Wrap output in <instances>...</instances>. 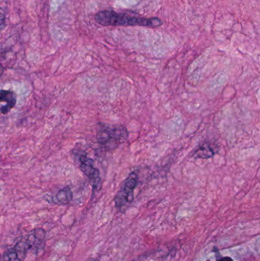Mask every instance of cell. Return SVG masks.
<instances>
[{"label": "cell", "instance_id": "obj_12", "mask_svg": "<svg viewBox=\"0 0 260 261\" xmlns=\"http://www.w3.org/2000/svg\"><path fill=\"white\" fill-rule=\"evenodd\" d=\"M4 70H5V69H4L3 66H2V63H0V78L3 75Z\"/></svg>", "mask_w": 260, "mask_h": 261}, {"label": "cell", "instance_id": "obj_13", "mask_svg": "<svg viewBox=\"0 0 260 261\" xmlns=\"http://www.w3.org/2000/svg\"><path fill=\"white\" fill-rule=\"evenodd\" d=\"M99 261L98 260H90V261Z\"/></svg>", "mask_w": 260, "mask_h": 261}, {"label": "cell", "instance_id": "obj_4", "mask_svg": "<svg viewBox=\"0 0 260 261\" xmlns=\"http://www.w3.org/2000/svg\"><path fill=\"white\" fill-rule=\"evenodd\" d=\"M78 162L79 169L89 178L93 192L100 191L102 187L101 176L99 170L95 168L93 160L88 157L83 152L79 154Z\"/></svg>", "mask_w": 260, "mask_h": 261}, {"label": "cell", "instance_id": "obj_9", "mask_svg": "<svg viewBox=\"0 0 260 261\" xmlns=\"http://www.w3.org/2000/svg\"><path fill=\"white\" fill-rule=\"evenodd\" d=\"M215 154L216 150H214L211 144L205 142L197 147L196 150L193 153V156L196 158L208 159L213 157Z\"/></svg>", "mask_w": 260, "mask_h": 261}, {"label": "cell", "instance_id": "obj_8", "mask_svg": "<svg viewBox=\"0 0 260 261\" xmlns=\"http://www.w3.org/2000/svg\"><path fill=\"white\" fill-rule=\"evenodd\" d=\"M73 200V192L70 186H66L52 197V203L57 205H67Z\"/></svg>", "mask_w": 260, "mask_h": 261}, {"label": "cell", "instance_id": "obj_7", "mask_svg": "<svg viewBox=\"0 0 260 261\" xmlns=\"http://www.w3.org/2000/svg\"><path fill=\"white\" fill-rule=\"evenodd\" d=\"M0 103H6V105L0 108V113L8 114L16 106V93L10 90H0Z\"/></svg>", "mask_w": 260, "mask_h": 261}, {"label": "cell", "instance_id": "obj_10", "mask_svg": "<svg viewBox=\"0 0 260 261\" xmlns=\"http://www.w3.org/2000/svg\"><path fill=\"white\" fill-rule=\"evenodd\" d=\"M5 16H4L3 14H2L1 12H0V26H2V25H3L4 23H5Z\"/></svg>", "mask_w": 260, "mask_h": 261}, {"label": "cell", "instance_id": "obj_1", "mask_svg": "<svg viewBox=\"0 0 260 261\" xmlns=\"http://www.w3.org/2000/svg\"><path fill=\"white\" fill-rule=\"evenodd\" d=\"M95 21L103 26H140L153 29L163 25V22L159 18L140 17L111 10L97 12L95 15Z\"/></svg>", "mask_w": 260, "mask_h": 261}, {"label": "cell", "instance_id": "obj_6", "mask_svg": "<svg viewBox=\"0 0 260 261\" xmlns=\"http://www.w3.org/2000/svg\"><path fill=\"white\" fill-rule=\"evenodd\" d=\"M45 237H46V232L42 229H34L28 235L26 236L27 242L29 244L30 251H34L35 254H38L39 251L44 250L45 245Z\"/></svg>", "mask_w": 260, "mask_h": 261}, {"label": "cell", "instance_id": "obj_3", "mask_svg": "<svg viewBox=\"0 0 260 261\" xmlns=\"http://www.w3.org/2000/svg\"><path fill=\"white\" fill-rule=\"evenodd\" d=\"M138 176L136 172H131L126 178L120 190L115 197V207L119 212H125L133 201V193L137 187Z\"/></svg>", "mask_w": 260, "mask_h": 261}, {"label": "cell", "instance_id": "obj_2", "mask_svg": "<svg viewBox=\"0 0 260 261\" xmlns=\"http://www.w3.org/2000/svg\"><path fill=\"white\" fill-rule=\"evenodd\" d=\"M127 128L124 126L102 125L97 133V141L108 149H114L127 140Z\"/></svg>", "mask_w": 260, "mask_h": 261}, {"label": "cell", "instance_id": "obj_5", "mask_svg": "<svg viewBox=\"0 0 260 261\" xmlns=\"http://www.w3.org/2000/svg\"><path fill=\"white\" fill-rule=\"evenodd\" d=\"M29 251L30 246L27 238L26 237H23L12 249L4 254L0 261H24L27 253Z\"/></svg>", "mask_w": 260, "mask_h": 261}, {"label": "cell", "instance_id": "obj_11", "mask_svg": "<svg viewBox=\"0 0 260 261\" xmlns=\"http://www.w3.org/2000/svg\"><path fill=\"white\" fill-rule=\"evenodd\" d=\"M217 261H234L232 258L230 257H224V258H221L219 259H217Z\"/></svg>", "mask_w": 260, "mask_h": 261}]
</instances>
